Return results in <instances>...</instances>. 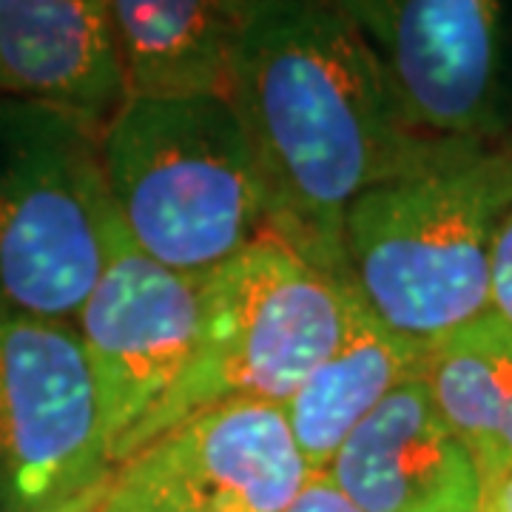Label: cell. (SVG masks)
<instances>
[{"instance_id": "44dd1931", "label": "cell", "mask_w": 512, "mask_h": 512, "mask_svg": "<svg viewBox=\"0 0 512 512\" xmlns=\"http://www.w3.org/2000/svg\"><path fill=\"white\" fill-rule=\"evenodd\" d=\"M100 512H114V510H111V507H109V498H106V504H103V510H100Z\"/></svg>"}, {"instance_id": "8fae6325", "label": "cell", "mask_w": 512, "mask_h": 512, "mask_svg": "<svg viewBox=\"0 0 512 512\" xmlns=\"http://www.w3.org/2000/svg\"><path fill=\"white\" fill-rule=\"evenodd\" d=\"M0 94L106 126L126 103L109 0H0Z\"/></svg>"}, {"instance_id": "9c48e42d", "label": "cell", "mask_w": 512, "mask_h": 512, "mask_svg": "<svg viewBox=\"0 0 512 512\" xmlns=\"http://www.w3.org/2000/svg\"><path fill=\"white\" fill-rule=\"evenodd\" d=\"M316 476L276 404H225L117 467L111 498L134 512H285Z\"/></svg>"}, {"instance_id": "7a4b0ae2", "label": "cell", "mask_w": 512, "mask_h": 512, "mask_svg": "<svg viewBox=\"0 0 512 512\" xmlns=\"http://www.w3.org/2000/svg\"><path fill=\"white\" fill-rule=\"evenodd\" d=\"M510 211L512 134L436 140L350 205V285L390 330L436 342L493 311L495 242Z\"/></svg>"}, {"instance_id": "8992f818", "label": "cell", "mask_w": 512, "mask_h": 512, "mask_svg": "<svg viewBox=\"0 0 512 512\" xmlns=\"http://www.w3.org/2000/svg\"><path fill=\"white\" fill-rule=\"evenodd\" d=\"M114 473L77 325L0 302V512L60 510Z\"/></svg>"}, {"instance_id": "7c38bea8", "label": "cell", "mask_w": 512, "mask_h": 512, "mask_svg": "<svg viewBox=\"0 0 512 512\" xmlns=\"http://www.w3.org/2000/svg\"><path fill=\"white\" fill-rule=\"evenodd\" d=\"M126 100H231L248 0H109Z\"/></svg>"}, {"instance_id": "2e32d148", "label": "cell", "mask_w": 512, "mask_h": 512, "mask_svg": "<svg viewBox=\"0 0 512 512\" xmlns=\"http://www.w3.org/2000/svg\"><path fill=\"white\" fill-rule=\"evenodd\" d=\"M285 512H362L348 495L342 493L325 473L316 476L305 484V490L296 495L291 507Z\"/></svg>"}, {"instance_id": "5b68a950", "label": "cell", "mask_w": 512, "mask_h": 512, "mask_svg": "<svg viewBox=\"0 0 512 512\" xmlns=\"http://www.w3.org/2000/svg\"><path fill=\"white\" fill-rule=\"evenodd\" d=\"M103 128L0 94V302L77 322L117 222Z\"/></svg>"}, {"instance_id": "ba28073f", "label": "cell", "mask_w": 512, "mask_h": 512, "mask_svg": "<svg viewBox=\"0 0 512 512\" xmlns=\"http://www.w3.org/2000/svg\"><path fill=\"white\" fill-rule=\"evenodd\" d=\"M202 285L205 276L148 259L114 222L106 268L74 322L92 362L114 470L140 450L148 421L194 353Z\"/></svg>"}, {"instance_id": "ac0fdd59", "label": "cell", "mask_w": 512, "mask_h": 512, "mask_svg": "<svg viewBox=\"0 0 512 512\" xmlns=\"http://www.w3.org/2000/svg\"><path fill=\"white\" fill-rule=\"evenodd\" d=\"M501 350L507 367V421H504V467L512 464V325L504 322L501 330Z\"/></svg>"}, {"instance_id": "9a60e30c", "label": "cell", "mask_w": 512, "mask_h": 512, "mask_svg": "<svg viewBox=\"0 0 512 512\" xmlns=\"http://www.w3.org/2000/svg\"><path fill=\"white\" fill-rule=\"evenodd\" d=\"M493 313L512 325V211L495 242Z\"/></svg>"}, {"instance_id": "5bb4252c", "label": "cell", "mask_w": 512, "mask_h": 512, "mask_svg": "<svg viewBox=\"0 0 512 512\" xmlns=\"http://www.w3.org/2000/svg\"><path fill=\"white\" fill-rule=\"evenodd\" d=\"M501 330L504 319L490 311L436 342H427L421 373L441 419L470 450L481 481L504 470L507 367Z\"/></svg>"}, {"instance_id": "52a82bcc", "label": "cell", "mask_w": 512, "mask_h": 512, "mask_svg": "<svg viewBox=\"0 0 512 512\" xmlns=\"http://www.w3.org/2000/svg\"><path fill=\"white\" fill-rule=\"evenodd\" d=\"M407 123L430 140L512 134L510 9L498 0L342 3Z\"/></svg>"}, {"instance_id": "d6986e66", "label": "cell", "mask_w": 512, "mask_h": 512, "mask_svg": "<svg viewBox=\"0 0 512 512\" xmlns=\"http://www.w3.org/2000/svg\"><path fill=\"white\" fill-rule=\"evenodd\" d=\"M109 493L111 490L89 495V498H80V501H72V504H66V507H60V510H49V512H100L103 510V504H106V498H109Z\"/></svg>"}, {"instance_id": "277c9868", "label": "cell", "mask_w": 512, "mask_h": 512, "mask_svg": "<svg viewBox=\"0 0 512 512\" xmlns=\"http://www.w3.org/2000/svg\"><path fill=\"white\" fill-rule=\"evenodd\" d=\"M359 302L353 285L271 237L205 274L197 345L143 430L140 450L214 407H285L345 342Z\"/></svg>"}, {"instance_id": "e0dca14e", "label": "cell", "mask_w": 512, "mask_h": 512, "mask_svg": "<svg viewBox=\"0 0 512 512\" xmlns=\"http://www.w3.org/2000/svg\"><path fill=\"white\" fill-rule=\"evenodd\" d=\"M478 512H512V464L481 481V510Z\"/></svg>"}, {"instance_id": "3957f363", "label": "cell", "mask_w": 512, "mask_h": 512, "mask_svg": "<svg viewBox=\"0 0 512 512\" xmlns=\"http://www.w3.org/2000/svg\"><path fill=\"white\" fill-rule=\"evenodd\" d=\"M111 205L131 245L205 276L268 237L254 148L225 97L126 100L103 128Z\"/></svg>"}, {"instance_id": "6da1fadb", "label": "cell", "mask_w": 512, "mask_h": 512, "mask_svg": "<svg viewBox=\"0 0 512 512\" xmlns=\"http://www.w3.org/2000/svg\"><path fill=\"white\" fill-rule=\"evenodd\" d=\"M231 103L254 148L268 237L350 285V205L436 140L407 123L342 3L248 0Z\"/></svg>"}, {"instance_id": "30bf717a", "label": "cell", "mask_w": 512, "mask_h": 512, "mask_svg": "<svg viewBox=\"0 0 512 512\" xmlns=\"http://www.w3.org/2000/svg\"><path fill=\"white\" fill-rule=\"evenodd\" d=\"M325 476L362 512H478L481 473L441 419L424 379L390 393Z\"/></svg>"}, {"instance_id": "ffe728a7", "label": "cell", "mask_w": 512, "mask_h": 512, "mask_svg": "<svg viewBox=\"0 0 512 512\" xmlns=\"http://www.w3.org/2000/svg\"><path fill=\"white\" fill-rule=\"evenodd\" d=\"M109 507L114 512H134V510H128L126 504H120V501H114V498H111V493H109Z\"/></svg>"}, {"instance_id": "4fadbf2b", "label": "cell", "mask_w": 512, "mask_h": 512, "mask_svg": "<svg viewBox=\"0 0 512 512\" xmlns=\"http://www.w3.org/2000/svg\"><path fill=\"white\" fill-rule=\"evenodd\" d=\"M427 362V342L407 339L376 319L365 302L353 313L339 350L285 404L296 447L313 473H328L359 424Z\"/></svg>"}]
</instances>
